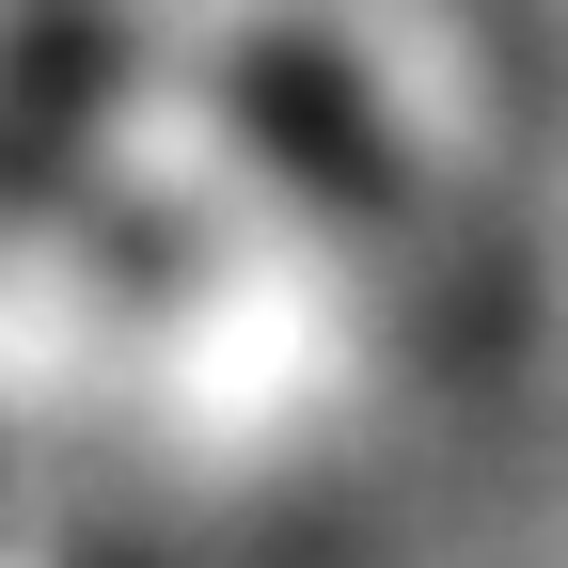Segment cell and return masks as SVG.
<instances>
[{
    "instance_id": "6da1fadb",
    "label": "cell",
    "mask_w": 568,
    "mask_h": 568,
    "mask_svg": "<svg viewBox=\"0 0 568 568\" xmlns=\"http://www.w3.org/2000/svg\"><path fill=\"white\" fill-rule=\"evenodd\" d=\"M521 190L489 0H95L0 126V568H301L458 410Z\"/></svg>"
}]
</instances>
